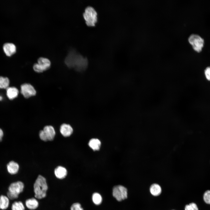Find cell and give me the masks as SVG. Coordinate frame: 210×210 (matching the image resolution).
Masks as SVG:
<instances>
[{
  "label": "cell",
  "mask_w": 210,
  "mask_h": 210,
  "mask_svg": "<svg viewBox=\"0 0 210 210\" xmlns=\"http://www.w3.org/2000/svg\"><path fill=\"white\" fill-rule=\"evenodd\" d=\"M65 61L68 67L74 68L79 71L86 68L88 64L87 59L74 50L70 52Z\"/></svg>",
  "instance_id": "obj_1"
},
{
  "label": "cell",
  "mask_w": 210,
  "mask_h": 210,
  "mask_svg": "<svg viewBox=\"0 0 210 210\" xmlns=\"http://www.w3.org/2000/svg\"><path fill=\"white\" fill-rule=\"evenodd\" d=\"M48 186L45 177L39 175L34 184V190L35 198L41 199L45 198L46 195Z\"/></svg>",
  "instance_id": "obj_2"
},
{
  "label": "cell",
  "mask_w": 210,
  "mask_h": 210,
  "mask_svg": "<svg viewBox=\"0 0 210 210\" xmlns=\"http://www.w3.org/2000/svg\"><path fill=\"white\" fill-rule=\"evenodd\" d=\"M86 24L89 26H94L97 21V13L94 8L90 6L87 7L83 14Z\"/></svg>",
  "instance_id": "obj_3"
},
{
  "label": "cell",
  "mask_w": 210,
  "mask_h": 210,
  "mask_svg": "<svg viewBox=\"0 0 210 210\" xmlns=\"http://www.w3.org/2000/svg\"><path fill=\"white\" fill-rule=\"evenodd\" d=\"M51 63L47 58L41 57L37 60V63L33 65L34 70L37 73H42L48 69L51 66Z\"/></svg>",
  "instance_id": "obj_4"
},
{
  "label": "cell",
  "mask_w": 210,
  "mask_h": 210,
  "mask_svg": "<svg viewBox=\"0 0 210 210\" xmlns=\"http://www.w3.org/2000/svg\"><path fill=\"white\" fill-rule=\"evenodd\" d=\"M188 41L195 50L198 52L202 51L204 41L200 36L196 34H192L189 37Z\"/></svg>",
  "instance_id": "obj_5"
},
{
  "label": "cell",
  "mask_w": 210,
  "mask_h": 210,
  "mask_svg": "<svg viewBox=\"0 0 210 210\" xmlns=\"http://www.w3.org/2000/svg\"><path fill=\"white\" fill-rule=\"evenodd\" d=\"M55 134L54 127L51 125L45 126L43 130H41L39 136L41 140L44 141L52 140Z\"/></svg>",
  "instance_id": "obj_6"
},
{
  "label": "cell",
  "mask_w": 210,
  "mask_h": 210,
  "mask_svg": "<svg viewBox=\"0 0 210 210\" xmlns=\"http://www.w3.org/2000/svg\"><path fill=\"white\" fill-rule=\"evenodd\" d=\"M113 196L118 201H120L126 199L127 197V188L121 185L114 186L113 190Z\"/></svg>",
  "instance_id": "obj_7"
},
{
  "label": "cell",
  "mask_w": 210,
  "mask_h": 210,
  "mask_svg": "<svg viewBox=\"0 0 210 210\" xmlns=\"http://www.w3.org/2000/svg\"><path fill=\"white\" fill-rule=\"evenodd\" d=\"M21 93L25 98H28L35 96L36 91L34 87L31 84L25 83L20 86Z\"/></svg>",
  "instance_id": "obj_8"
},
{
  "label": "cell",
  "mask_w": 210,
  "mask_h": 210,
  "mask_svg": "<svg viewBox=\"0 0 210 210\" xmlns=\"http://www.w3.org/2000/svg\"><path fill=\"white\" fill-rule=\"evenodd\" d=\"M24 185L21 181H18L11 183L8 187V191L19 196L24 190Z\"/></svg>",
  "instance_id": "obj_9"
},
{
  "label": "cell",
  "mask_w": 210,
  "mask_h": 210,
  "mask_svg": "<svg viewBox=\"0 0 210 210\" xmlns=\"http://www.w3.org/2000/svg\"><path fill=\"white\" fill-rule=\"evenodd\" d=\"M4 50L8 56H10L15 53L16 50V48L15 45L10 43H6L3 46Z\"/></svg>",
  "instance_id": "obj_10"
},
{
  "label": "cell",
  "mask_w": 210,
  "mask_h": 210,
  "mask_svg": "<svg viewBox=\"0 0 210 210\" xmlns=\"http://www.w3.org/2000/svg\"><path fill=\"white\" fill-rule=\"evenodd\" d=\"M60 131L63 136L66 137L70 136L72 134L73 130L70 125L64 123L60 126Z\"/></svg>",
  "instance_id": "obj_11"
},
{
  "label": "cell",
  "mask_w": 210,
  "mask_h": 210,
  "mask_svg": "<svg viewBox=\"0 0 210 210\" xmlns=\"http://www.w3.org/2000/svg\"><path fill=\"white\" fill-rule=\"evenodd\" d=\"M19 166L18 164L13 161L9 162L7 165V169L9 173L11 175L16 174L19 170Z\"/></svg>",
  "instance_id": "obj_12"
},
{
  "label": "cell",
  "mask_w": 210,
  "mask_h": 210,
  "mask_svg": "<svg viewBox=\"0 0 210 210\" xmlns=\"http://www.w3.org/2000/svg\"><path fill=\"white\" fill-rule=\"evenodd\" d=\"M54 174L56 177L59 179H63L66 176L67 172L66 169L64 167L59 166L54 170Z\"/></svg>",
  "instance_id": "obj_13"
},
{
  "label": "cell",
  "mask_w": 210,
  "mask_h": 210,
  "mask_svg": "<svg viewBox=\"0 0 210 210\" xmlns=\"http://www.w3.org/2000/svg\"><path fill=\"white\" fill-rule=\"evenodd\" d=\"M18 89L14 87H9L6 89V94L10 100H12L16 98L19 94Z\"/></svg>",
  "instance_id": "obj_14"
},
{
  "label": "cell",
  "mask_w": 210,
  "mask_h": 210,
  "mask_svg": "<svg viewBox=\"0 0 210 210\" xmlns=\"http://www.w3.org/2000/svg\"><path fill=\"white\" fill-rule=\"evenodd\" d=\"M89 147L94 151H98L99 150L101 143L100 141L97 138H92L88 142Z\"/></svg>",
  "instance_id": "obj_15"
},
{
  "label": "cell",
  "mask_w": 210,
  "mask_h": 210,
  "mask_svg": "<svg viewBox=\"0 0 210 210\" xmlns=\"http://www.w3.org/2000/svg\"><path fill=\"white\" fill-rule=\"evenodd\" d=\"M26 207L29 209L33 210L37 209L38 207L39 203L37 200L34 198L27 199L25 201Z\"/></svg>",
  "instance_id": "obj_16"
},
{
  "label": "cell",
  "mask_w": 210,
  "mask_h": 210,
  "mask_svg": "<svg viewBox=\"0 0 210 210\" xmlns=\"http://www.w3.org/2000/svg\"><path fill=\"white\" fill-rule=\"evenodd\" d=\"M9 204V200L8 197L5 195L0 196V209L5 210L7 209Z\"/></svg>",
  "instance_id": "obj_17"
},
{
  "label": "cell",
  "mask_w": 210,
  "mask_h": 210,
  "mask_svg": "<svg viewBox=\"0 0 210 210\" xmlns=\"http://www.w3.org/2000/svg\"><path fill=\"white\" fill-rule=\"evenodd\" d=\"M151 194L153 196H157L160 194L162 189L160 186L158 184L154 183L151 185L150 188Z\"/></svg>",
  "instance_id": "obj_18"
},
{
  "label": "cell",
  "mask_w": 210,
  "mask_h": 210,
  "mask_svg": "<svg viewBox=\"0 0 210 210\" xmlns=\"http://www.w3.org/2000/svg\"><path fill=\"white\" fill-rule=\"evenodd\" d=\"M10 81L6 77L0 76V89H6L9 86Z\"/></svg>",
  "instance_id": "obj_19"
},
{
  "label": "cell",
  "mask_w": 210,
  "mask_h": 210,
  "mask_svg": "<svg viewBox=\"0 0 210 210\" xmlns=\"http://www.w3.org/2000/svg\"><path fill=\"white\" fill-rule=\"evenodd\" d=\"M12 210H25V207L21 201H15L12 204L11 207Z\"/></svg>",
  "instance_id": "obj_20"
},
{
  "label": "cell",
  "mask_w": 210,
  "mask_h": 210,
  "mask_svg": "<svg viewBox=\"0 0 210 210\" xmlns=\"http://www.w3.org/2000/svg\"><path fill=\"white\" fill-rule=\"evenodd\" d=\"M92 198L93 203L96 205H99L102 202V197L101 195L98 193L95 192L93 193L92 195Z\"/></svg>",
  "instance_id": "obj_21"
},
{
  "label": "cell",
  "mask_w": 210,
  "mask_h": 210,
  "mask_svg": "<svg viewBox=\"0 0 210 210\" xmlns=\"http://www.w3.org/2000/svg\"><path fill=\"white\" fill-rule=\"evenodd\" d=\"M185 210H199V209L197 205L192 202L186 205L185 206Z\"/></svg>",
  "instance_id": "obj_22"
},
{
  "label": "cell",
  "mask_w": 210,
  "mask_h": 210,
  "mask_svg": "<svg viewBox=\"0 0 210 210\" xmlns=\"http://www.w3.org/2000/svg\"><path fill=\"white\" fill-rule=\"evenodd\" d=\"M203 200L206 204L210 205V190H207L204 193Z\"/></svg>",
  "instance_id": "obj_23"
},
{
  "label": "cell",
  "mask_w": 210,
  "mask_h": 210,
  "mask_svg": "<svg viewBox=\"0 0 210 210\" xmlns=\"http://www.w3.org/2000/svg\"><path fill=\"white\" fill-rule=\"evenodd\" d=\"M70 210H83L80 204L78 203L73 204L71 206Z\"/></svg>",
  "instance_id": "obj_24"
},
{
  "label": "cell",
  "mask_w": 210,
  "mask_h": 210,
  "mask_svg": "<svg viewBox=\"0 0 210 210\" xmlns=\"http://www.w3.org/2000/svg\"><path fill=\"white\" fill-rule=\"evenodd\" d=\"M7 195L9 199L11 200L16 199L19 196L8 191L7 193Z\"/></svg>",
  "instance_id": "obj_25"
},
{
  "label": "cell",
  "mask_w": 210,
  "mask_h": 210,
  "mask_svg": "<svg viewBox=\"0 0 210 210\" xmlns=\"http://www.w3.org/2000/svg\"><path fill=\"white\" fill-rule=\"evenodd\" d=\"M204 74L206 79L210 81V66L208 67L205 69Z\"/></svg>",
  "instance_id": "obj_26"
},
{
  "label": "cell",
  "mask_w": 210,
  "mask_h": 210,
  "mask_svg": "<svg viewBox=\"0 0 210 210\" xmlns=\"http://www.w3.org/2000/svg\"><path fill=\"white\" fill-rule=\"evenodd\" d=\"M4 136V132L0 128V141H1L2 139V138Z\"/></svg>",
  "instance_id": "obj_27"
},
{
  "label": "cell",
  "mask_w": 210,
  "mask_h": 210,
  "mask_svg": "<svg viewBox=\"0 0 210 210\" xmlns=\"http://www.w3.org/2000/svg\"><path fill=\"white\" fill-rule=\"evenodd\" d=\"M3 97L1 95H0V101H1L3 100Z\"/></svg>",
  "instance_id": "obj_28"
},
{
  "label": "cell",
  "mask_w": 210,
  "mask_h": 210,
  "mask_svg": "<svg viewBox=\"0 0 210 210\" xmlns=\"http://www.w3.org/2000/svg\"></svg>",
  "instance_id": "obj_29"
}]
</instances>
